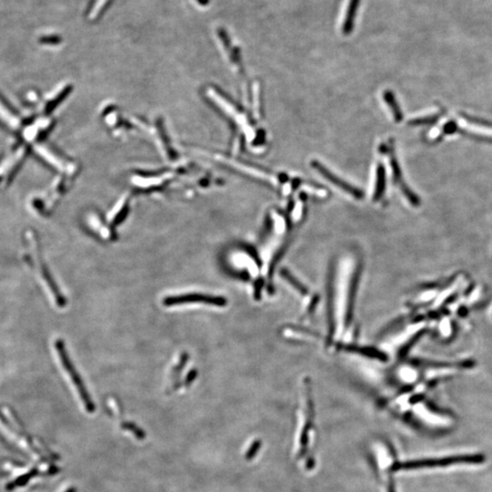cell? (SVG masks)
Here are the masks:
<instances>
[{
    "instance_id": "1",
    "label": "cell",
    "mask_w": 492,
    "mask_h": 492,
    "mask_svg": "<svg viewBox=\"0 0 492 492\" xmlns=\"http://www.w3.org/2000/svg\"><path fill=\"white\" fill-rule=\"evenodd\" d=\"M55 346H56V349H57V352L59 354V359H60V362L62 364L63 367L65 368V370L67 372L70 377H71L73 384L75 385L76 388L78 389V392H79V396L80 398L83 401L84 405L86 407V409L88 410L90 413H92L94 410H95V406H94V403L92 402V398L91 396L88 395V391H87V388L85 387L82 380L80 378L79 376V373L76 370L75 367L73 366V364L71 362V359L69 357L68 355L67 351H66V348H65V345H64V342L62 340H57L56 343H55Z\"/></svg>"
},
{
    "instance_id": "2",
    "label": "cell",
    "mask_w": 492,
    "mask_h": 492,
    "mask_svg": "<svg viewBox=\"0 0 492 492\" xmlns=\"http://www.w3.org/2000/svg\"><path fill=\"white\" fill-rule=\"evenodd\" d=\"M482 455H459L440 459H420L409 462L401 463L395 468H417V467H445L456 464H477L484 461Z\"/></svg>"
},
{
    "instance_id": "3",
    "label": "cell",
    "mask_w": 492,
    "mask_h": 492,
    "mask_svg": "<svg viewBox=\"0 0 492 492\" xmlns=\"http://www.w3.org/2000/svg\"><path fill=\"white\" fill-rule=\"evenodd\" d=\"M192 303H200L205 305H214V306H225L226 305V298L220 296H212L205 294H185L181 296H169L163 300V305L165 306H174V305H185V304H192Z\"/></svg>"
},
{
    "instance_id": "4",
    "label": "cell",
    "mask_w": 492,
    "mask_h": 492,
    "mask_svg": "<svg viewBox=\"0 0 492 492\" xmlns=\"http://www.w3.org/2000/svg\"><path fill=\"white\" fill-rule=\"evenodd\" d=\"M311 164H312V167L316 171H318L320 175L323 176L327 182H329L330 184H333L336 187L339 188L343 192H346L347 194H349L350 196L354 197L357 200L363 197V193L360 192L357 188L354 187L351 184L346 183L345 181L338 178V176L334 175V173H332L327 168L325 167L318 161H313Z\"/></svg>"
},
{
    "instance_id": "5",
    "label": "cell",
    "mask_w": 492,
    "mask_h": 492,
    "mask_svg": "<svg viewBox=\"0 0 492 492\" xmlns=\"http://www.w3.org/2000/svg\"><path fill=\"white\" fill-rule=\"evenodd\" d=\"M39 265H40V269H41L42 277L46 281L47 284L50 287V291L53 294L56 302H57V305H59V307H64L66 305V299L61 295V293L59 292V288L57 286L54 280L50 275L48 267L46 266L45 263L42 262L41 260H39Z\"/></svg>"
},
{
    "instance_id": "6",
    "label": "cell",
    "mask_w": 492,
    "mask_h": 492,
    "mask_svg": "<svg viewBox=\"0 0 492 492\" xmlns=\"http://www.w3.org/2000/svg\"><path fill=\"white\" fill-rule=\"evenodd\" d=\"M384 170L381 167L377 168L376 176H375V186L374 191V199L378 200L382 196V192L384 191Z\"/></svg>"
},
{
    "instance_id": "7",
    "label": "cell",
    "mask_w": 492,
    "mask_h": 492,
    "mask_svg": "<svg viewBox=\"0 0 492 492\" xmlns=\"http://www.w3.org/2000/svg\"><path fill=\"white\" fill-rule=\"evenodd\" d=\"M38 473V469H37V468H34L32 471H30L28 474L21 476L20 478H18L17 480H15L12 483L8 484V486H7V488H7L8 490H12V489H14L16 487L23 486V485H25L31 478H33L34 476L37 475Z\"/></svg>"
},
{
    "instance_id": "8",
    "label": "cell",
    "mask_w": 492,
    "mask_h": 492,
    "mask_svg": "<svg viewBox=\"0 0 492 492\" xmlns=\"http://www.w3.org/2000/svg\"><path fill=\"white\" fill-rule=\"evenodd\" d=\"M384 97L385 100H386L387 104L388 105V107L391 108V111H392L393 116L395 118V120H396V121H400V110H399L398 107L396 106V100H395V98L393 97L392 93L391 92H386Z\"/></svg>"
},
{
    "instance_id": "9",
    "label": "cell",
    "mask_w": 492,
    "mask_h": 492,
    "mask_svg": "<svg viewBox=\"0 0 492 492\" xmlns=\"http://www.w3.org/2000/svg\"><path fill=\"white\" fill-rule=\"evenodd\" d=\"M127 199L124 200V202L121 203V207L119 211H118L116 215L114 216L113 220V226H116L121 225L122 221H124L126 217H127V214L129 213V204L127 203Z\"/></svg>"
},
{
    "instance_id": "10",
    "label": "cell",
    "mask_w": 492,
    "mask_h": 492,
    "mask_svg": "<svg viewBox=\"0 0 492 492\" xmlns=\"http://www.w3.org/2000/svg\"><path fill=\"white\" fill-rule=\"evenodd\" d=\"M70 92H71V88L67 87V88H65L63 91H61V92L59 93L58 96L55 98L54 100L50 101L46 106L47 114H50V113L68 96V94H69Z\"/></svg>"
},
{
    "instance_id": "11",
    "label": "cell",
    "mask_w": 492,
    "mask_h": 492,
    "mask_svg": "<svg viewBox=\"0 0 492 492\" xmlns=\"http://www.w3.org/2000/svg\"><path fill=\"white\" fill-rule=\"evenodd\" d=\"M123 428L126 429V430H130V431H132V432L134 433V435H136V436H137V438H144V433H143V431H142V430H140V429H138L136 426L133 425V424H131V423H125V424H123Z\"/></svg>"
},
{
    "instance_id": "12",
    "label": "cell",
    "mask_w": 492,
    "mask_h": 492,
    "mask_svg": "<svg viewBox=\"0 0 492 492\" xmlns=\"http://www.w3.org/2000/svg\"><path fill=\"white\" fill-rule=\"evenodd\" d=\"M196 375L197 373L195 370L190 372V373H189V375H187V377H186V380H185V382H186L185 384L189 385L190 383H191V382H192L193 379L196 377Z\"/></svg>"
},
{
    "instance_id": "13",
    "label": "cell",
    "mask_w": 492,
    "mask_h": 492,
    "mask_svg": "<svg viewBox=\"0 0 492 492\" xmlns=\"http://www.w3.org/2000/svg\"><path fill=\"white\" fill-rule=\"evenodd\" d=\"M66 492H76V489L74 488H70V489H68L67 491Z\"/></svg>"
}]
</instances>
